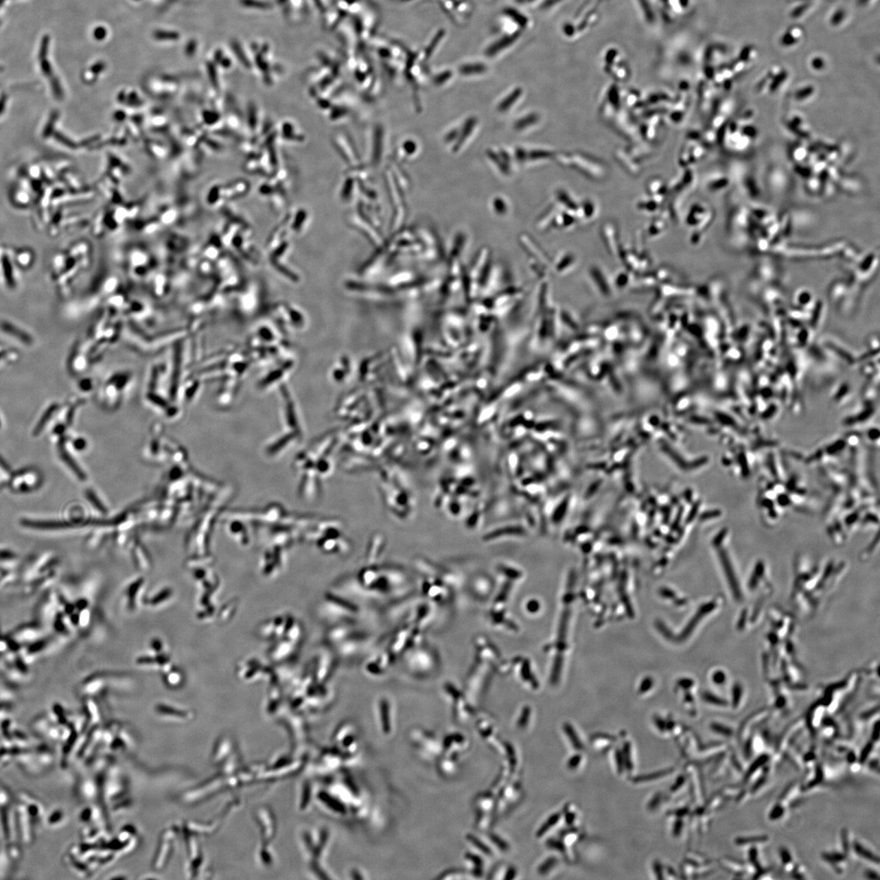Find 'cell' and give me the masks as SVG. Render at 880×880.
Wrapping results in <instances>:
<instances>
[{
	"mask_svg": "<svg viewBox=\"0 0 880 880\" xmlns=\"http://www.w3.org/2000/svg\"><path fill=\"white\" fill-rule=\"evenodd\" d=\"M10 636L17 642L23 645L32 643L38 639L45 637L46 635L45 630L42 625L37 624V623H34V624L32 623V624H25L17 627L16 629L12 632Z\"/></svg>",
	"mask_w": 880,
	"mask_h": 880,
	"instance_id": "cell-1",
	"label": "cell"
},
{
	"mask_svg": "<svg viewBox=\"0 0 880 880\" xmlns=\"http://www.w3.org/2000/svg\"><path fill=\"white\" fill-rule=\"evenodd\" d=\"M154 36L160 41H175L180 38V34L175 32H168V30H157Z\"/></svg>",
	"mask_w": 880,
	"mask_h": 880,
	"instance_id": "cell-2",
	"label": "cell"
},
{
	"mask_svg": "<svg viewBox=\"0 0 880 880\" xmlns=\"http://www.w3.org/2000/svg\"><path fill=\"white\" fill-rule=\"evenodd\" d=\"M468 839L470 840V842H472L473 844L476 845V846H477L478 848L480 849V850L483 851V853H485L487 855H491V852L490 849L487 848L485 844L481 843L480 840H478L477 838L474 837L473 835H468Z\"/></svg>",
	"mask_w": 880,
	"mask_h": 880,
	"instance_id": "cell-3",
	"label": "cell"
},
{
	"mask_svg": "<svg viewBox=\"0 0 880 880\" xmlns=\"http://www.w3.org/2000/svg\"><path fill=\"white\" fill-rule=\"evenodd\" d=\"M559 816L557 815V814H556V815L555 816L551 817L550 818V820H548V822H546V824H544L542 827V829L538 831V836L542 835L544 833V832L550 829V827L551 826L555 825L557 821L559 820Z\"/></svg>",
	"mask_w": 880,
	"mask_h": 880,
	"instance_id": "cell-4",
	"label": "cell"
},
{
	"mask_svg": "<svg viewBox=\"0 0 880 880\" xmlns=\"http://www.w3.org/2000/svg\"><path fill=\"white\" fill-rule=\"evenodd\" d=\"M106 34H107V32L106 29H104L102 27H99L98 29L95 30V36L97 39H100V40H101V39L104 38H106Z\"/></svg>",
	"mask_w": 880,
	"mask_h": 880,
	"instance_id": "cell-5",
	"label": "cell"
},
{
	"mask_svg": "<svg viewBox=\"0 0 880 880\" xmlns=\"http://www.w3.org/2000/svg\"><path fill=\"white\" fill-rule=\"evenodd\" d=\"M491 840H494V842L496 844H498V846L500 849H502V850H505V849H507V844L502 842V840H500L498 837H496V836L491 835Z\"/></svg>",
	"mask_w": 880,
	"mask_h": 880,
	"instance_id": "cell-6",
	"label": "cell"
},
{
	"mask_svg": "<svg viewBox=\"0 0 880 880\" xmlns=\"http://www.w3.org/2000/svg\"><path fill=\"white\" fill-rule=\"evenodd\" d=\"M195 50H196L195 43L194 42H192L189 43L188 47H187L186 51L188 52V54H194Z\"/></svg>",
	"mask_w": 880,
	"mask_h": 880,
	"instance_id": "cell-7",
	"label": "cell"
},
{
	"mask_svg": "<svg viewBox=\"0 0 880 880\" xmlns=\"http://www.w3.org/2000/svg\"><path fill=\"white\" fill-rule=\"evenodd\" d=\"M468 857L470 858V859H472L474 862V864H476L477 866H479L482 865L481 860L479 859L478 857L473 856V855H468Z\"/></svg>",
	"mask_w": 880,
	"mask_h": 880,
	"instance_id": "cell-8",
	"label": "cell"
}]
</instances>
